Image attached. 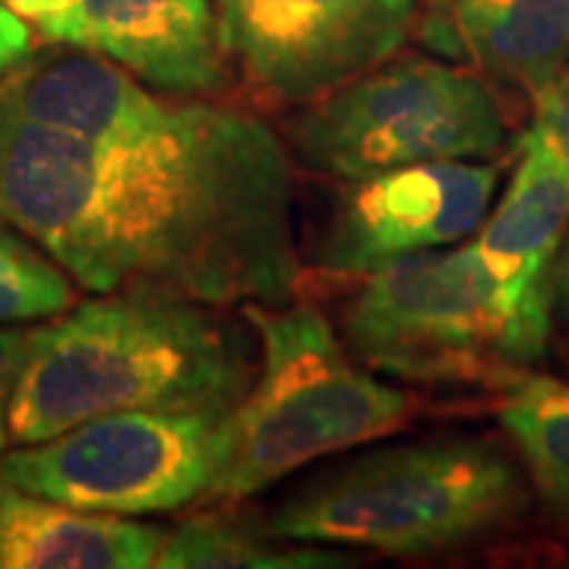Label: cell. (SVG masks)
Instances as JSON below:
<instances>
[{"label": "cell", "instance_id": "1", "mask_svg": "<svg viewBox=\"0 0 569 569\" xmlns=\"http://www.w3.org/2000/svg\"><path fill=\"white\" fill-rule=\"evenodd\" d=\"M282 140L234 108L183 102L142 140H92L0 104V219L89 291L209 307L284 305L301 260Z\"/></svg>", "mask_w": 569, "mask_h": 569}, {"label": "cell", "instance_id": "23", "mask_svg": "<svg viewBox=\"0 0 569 569\" xmlns=\"http://www.w3.org/2000/svg\"><path fill=\"white\" fill-rule=\"evenodd\" d=\"M433 3H449V0H433Z\"/></svg>", "mask_w": 569, "mask_h": 569}, {"label": "cell", "instance_id": "22", "mask_svg": "<svg viewBox=\"0 0 569 569\" xmlns=\"http://www.w3.org/2000/svg\"><path fill=\"white\" fill-rule=\"evenodd\" d=\"M550 320L569 326V231L550 269Z\"/></svg>", "mask_w": 569, "mask_h": 569}, {"label": "cell", "instance_id": "20", "mask_svg": "<svg viewBox=\"0 0 569 569\" xmlns=\"http://www.w3.org/2000/svg\"><path fill=\"white\" fill-rule=\"evenodd\" d=\"M26 339H29V332H22V329H0V459H3L7 443H10L7 411H10V396L17 387Z\"/></svg>", "mask_w": 569, "mask_h": 569}, {"label": "cell", "instance_id": "3", "mask_svg": "<svg viewBox=\"0 0 569 569\" xmlns=\"http://www.w3.org/2000/svg\"><path fill=\"white\" fill-rule=\"evenodd\" d=\"M526 507L529 490L503 449L443 433L329 466L284 497L269 531L284 541L430 557L503 529Z\"/></svg>", "mask_w": 569, "mask_h": 569}, {"label": "cell", "instance_id": "2", "mask_svg": "<svg viewBox=\"0 0 569 569\" xmlns=\"http://www.w3.org/2000/svg\"><path fill=\"white\" fill-rule=\"evenodd\" d=\"M209 305L162 291H108L29 332L10 396V443H41L133 408H234L250 389V342Z\"/></svg>", "mask_w": 569, "mask_h": 569}, {"label": "cell", "instance_id": "16", "mask_svg": "<svg viewBox=\"0 0 569 569\" xmlns=\"http://www.w3.org/2000/svg\"><path fill=\"white\" fill-rule=\"evenodd\" d=\"M497 411L541 507L569 531V383L522 370L503 383Z\"/></svg>", "mask_w": 569, "mask_h": 569}, {"label": "cell", "instance_id": "7", "mask_svg": "<svg viewBox=\"0 0 569 569\" xmlns=\"http://www.w3.org/2000/svg\"><path fill=\"white\" fill-rule=\"evenodd\" d=\"M231 408H133L3 452L0 475L67 507L171 512L209 497Z\"/></svg>", "mask_w": 569, "mask_h": 569}, {"label": "cell", "instance_id": "18", "mask_svg": "<svg viewBox=\"0 0 569 569\" xmlns=\"http://www.w3.org/2000/svg\"><path fill=\"white\" fill-rule=\"evenodd\" d=\"M531 133L541 137L569 164V67L535 96Z\"/></svg>", "mask_w": 569, "mask_h": 569}, {"label": "cell", "instance_id": "8", "mask_svg": "<svg viewBox=\"0 0 569 569\" xmlns=\"http://www.w3.org/2000/svg\"><path fill=\"white\" fill-rule=\"evenodd\" d=\"M219 41L247 92L310 104L402 51L415 0H212Z\"/></svg>", "mask_w": 569, "mask_h": 569}, {"label": "cell", "instance_id": "5", "mask_svg": "<svg viewBox=\"0 0 569 569\" xmlns=\"http://www.w3.org/2000/svg\"><path fill=\"white\" fill-rule=\"evenodd\" d=\"M550 323L507 305L475 241L408 253L361 276L342 342L367 370L408 383H497L529 370Z\"/></svg>", "mask_w": 569, "mask_h": 569}, {"label": "cell", "instance_id": "12", "mask_svg": "<svg viewBox=\"0 0 569 569\" xmlns=\"http://www.w3.org/2000/svg\"><path fill=\"white\" fill-rule=\"evenodd\" d=\"M567 231L569 164L529 130L503 200L475 238L490 279L522 317L553 326L550 269Z\"/></svg>", "mask_w": 569, "mask_h": 569}, {"label": "cell", "instance_id": "15", "mask_svg": "<svg viewBox=\"0 0 569 569\" xmlns=\"http://www.w3.org/2000/svg\"><path fill=\"white\" fill-rule=\"evenodd\" d=\"M355 553L336 545L284 541L228 512H197L164 535L162 569H342Z\"/></svg>", "mask_w": 569, "mask_h": 569}, {"label": "cell", "instance_id": "13", "mask_svg": "<svg viewBox=\"0 0 569 569\" xmlns=\"http://www.w3.org/2000/svg\"><path fill=\"white\" fill-rule=\"evenodd\" d=\"M162 541L133 516L67 507L0 475V569H146Z\"/></svg>", "mask_w": 569, "mask_h": 569}, {"label": "cell", "instance_id": "9", "mask_svg": "<svg viewBox=\"0 0 569 569\" xmlns=\"http://www.w3.org/2000/svg\"><path fill=\"white\" fill-rule=\"evenodd\" d=\"M500 164L440 159L348 181L329 216L317 263L361 279L408 253L459 244L485 222Z\"/></svg>", "mask_w": 569, "mask_h": 569}, {"label": "cell", "instance_id": "21", "mask_svg": "<svg viewBox=\"0 0 569 569\" xmlns=\"http://www.w3.org/2000/svg\"><path fill=\"white\" fill-rule=\"evenodd\" d=\"M29 54H32V29L20 17H13L0 0V77H7Z\"/></svg>", "mask_w": 569, "mask_h": 569}, {"label": "cell", "instance_id": "10", "mask_svg": "<svg viewBox=\"0 0 569 569\" xmlns=\"http://www.w3.org/2000/svg\"><path fill=\"white\" fill-rule=\"evenodd\" d=\"M54 44L104 54L164 96H209L228 82L212 0H80Z\"/></svg>", "mask_w": 569, "mask_h": 569}, {"label": "cell", "instance_id": "19", "mask_svg": "<svg viewBox=\"0 0 569 569\" xmlns=\"http://www.w3.org/2000/svg\"><path fill=\"white\" fill-rule=\"evenodd\" d=\"M13 17H20L41 41L54 44L67 20L77 13L80 0H3Z\"/></svg>", "mask_w": 569, "mask_h": 569}, {"label": "cell", "instance_id": "14", "mask_svg": "<svg viewBox=\"0 0 569 569\" xmlns=\"http://www.w3.org/2000/svg\"><path fill=\"white\" fill-rule=\"evenodd\" d=\"M471 61L531 99L569 67V0H449Z\"/></svg>", "mask_w": 569, "mask_h": 569}, {"label": "cell", "instance_id": "11", "mask_svg": "<svg viewBox=\"0 0 569 569\" xmlns=\"http://www.w3.org/2000/svg\"><path fill=\"white\" fill-rule=\"evenodd\" d=\"M0 104L26 121L92 140H142L181 114L183 102L152 92L104 54L51 44L0 77Z\"/></svg>", "mask_w": 569, "mask_h": 569}, {"label": "cell", "instance_id": "6", "mask_svg": "<svg viewBox=\"0 0 569 569\" xmlns=\"http://www.w3.org/2000/svg\"><path fill=\"white\" fill-rule=\"evenodd\" d=\"M298 159L342 181L440 159H488L507 146V118L485 80L430 58H389L301 104Z\"/></svg>", "mask_w": 569, "mask_h": 569}, {"label": "cell", "instance_id": "17", "mask_svg": "<svg viewBox=\"0 0 569 569\" xmlns=\"http://www.w3.org/2000/svg\"><path fill=\"white\" fill-rule=\"evenodd\" d=\"M73 276L0 219V323L48 320L73 307Z\"/></svg>", "mask_w": 569, "mask_h": 569}, {"label": "cell", "instance_id": "4", "mask_svg": "<svg viewBox=\"0 0 569 569\" xmlns=\"http://www.w3.org/2000/svg\"><path fill=\"white\" fill-rule=\"evenodd\" d=\"M260 339V373L228 411L209 500H247L307 462L365 447L411 415L406 389L348 358L310 301L241 305Z\"/></svg>", "mask_w": 569, "mask_h": 569}]
</instances>
